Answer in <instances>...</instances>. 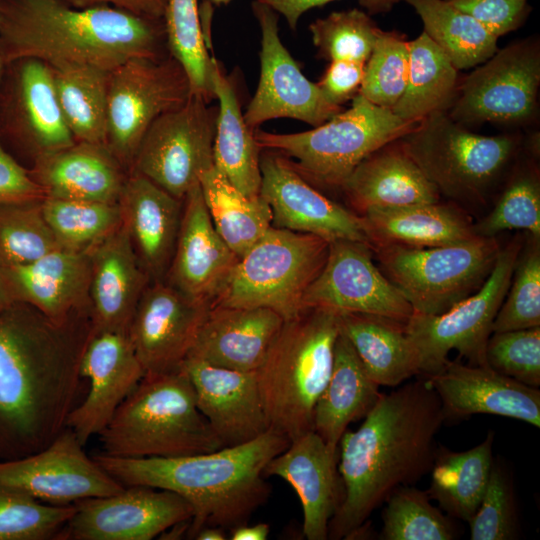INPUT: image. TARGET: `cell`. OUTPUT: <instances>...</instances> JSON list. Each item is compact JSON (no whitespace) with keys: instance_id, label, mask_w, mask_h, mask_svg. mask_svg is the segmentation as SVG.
<instances>
[{"instance_id":"obj_1","label":"cell","mask_w":540,"mask_h":540,"mask_svg":"<svg viewBox=\"0 0 540 540\" xmlns=\"http://www.w3.org/2000/svg\"><path fill=\"white\" fill-rule=\"evenodd\" d=\"M91 309L57 323L14 301L0 312V461L48 446L75 407Z\"/></svg>"},{"instance_id":"obj_2","label":"cell","mask_w":540,"mask_h":540,"mask_svg":"<svg viewBox=\"0 0 540 540\" xmlns=\"http://www.w3.org/2000/svg\"><path fill=\"white\" fill-rule=\"evenodd\" d=\"M444 421L441 402L426 378L381 393L361 426L346 430L340 439L338 471L344 494L330 520L328 538L360 535L372 512L394 490L430 472Z\"/></svg>"},{"instance_id":"obj_3","label":"cell","mask_w":540,"mask_h":540,"mask_svg":"<svg viewBox=\"0 0 540 540\" xmlns=\"http://www.w3.org/2000/svg\"><path fill=\"white\" fill-rule=\"evenodd\" d=\"M164 19L107 5L66 0H1L0 51L6 63L33 58L50 67L91 65L108 71L135 57L165 56Z\"/></svg>"},{"instance_id":"obj_4","label":"cell","mask_w":540,"mask_h":540,"mask_svg":"<svg viewBox=\"0 0 540 540\" xmlns=\"http://www.w3.org/2000/svg\"><path fill=\"white\" fill-rule=\"evenodd\" d=\"M290 442L270 428L249 442L208 453L171 458L99 453L92 457L123 486H149L185 498L194 512L187 536L194 538L203 527L232 530L248 523L271 494L264 476L266 465Z\"/></svg>"},{"instance_id":"obj_5","label":"cell","mask_w":540,"mask_h":540,"mask_svg":"<svg viewBox=\"0 0 540 540\" xmlns=\"http://www.w3.org/2000/svg\"><path fill=\"white\" fill-rule=\"evenodd\" d=\"M105 455L171 458L222 448L185 369L145 374L98 434Z\"/></svg>"},{"instance_id":"obj_6","label":"cell","mask_w":540,"mask_h":540,"mask_svg":"<svg viewBox=\"0 0 540 540\" xmlns=\"http://www.w3.org/2000/svg\"><path fill=\"white\" fill-rule=\"evenodd\" d=\"M339 313L305 308L286 320L255 371L270 428L290 441L313 430L333 367Z\"/></svg>"},{"instance_id":"obj_7","label":"cell","mask_w":540,"mask_h":540,"mask_svg":"<svg viewBox=\"0 0 540 540\" xmlns=\"http://www.w3.org/2000/svg\"><path fill=\"white\" fill-rule=\"evenodd\" d=\"M438 193L457 205H486L523 149L518 134L484 136L436 112L399 139Z\"/></svg>"},{"instance_id":"obj_8","label":"cell","mask_w":540,"mask_h":540,"mask_svg":"<svg viewBox=\"0 0 540 540\" xmlns=\"http://www.w3.org/2000/svg\"><path fill=\"white\" fill-rule=\"evenodd\" d=\"M415 125L358 93L348 110L311 130L279 134L256 129L254 137L261 149L294 158L291 163L302 176L323 186L341 188L362 160L400 139Z\"/></svg>"},{"instance_id":"obj_9","label":"cell","mask_w":540,"mask_h":540,"mask_svg":"<svg viewBox=\"0 0 540 540\" xmlns=\"http://www.w3.org/2000/svg\"><path fill=\"white\" fill-rule=\"evenodd\" d=\"M328 252L329 241L321 237L271 226L239 259L213 305L264 307L293 319Z\"/></svg>"},{"instance_id":"obj_10","label":"cell","mask_w":540,"mask_h":540,"mask_svg":"<svg viewBox=\"0 0 540 540\" xmlns=\"http://www.w3.org/2000/svg\"><path fill=\"white\" fill-rule=\"evenodd\" d=\"M501 245L496 237L431 248L373 249L384 275L413 312L438 315L475 293L489 276Z\"/></svg>"},{"instance_id":"obj_11","label":"cell","mask_w":540,"mask_h":540,"mask_svg":"<svg viewBox=\"0 0 540 540\" xmlns=\"http://www.w3.org/2000/svg\"><path fill=\"white\" fill-rule=\"evenodd\" d=\"M525 237L516 234L501 246L496 262L482 286L438 315L413 312L405 331L414 344L424 376L438 372L455 349L469 365L488 366L486 346L504 300Z\"/></svg>"},{"instance_id":"obj_12","label":"cell","mask_w":540,"mask_h":540,"mask_svg":"<svg viewBox=\"0 0 540 540\" xmlns=\"http://www.w3.org/2000/svg\"><path fill=\"white\" fill-rule=\"evenodd\" d=\"M459 82L447 111L468 127L485 122L526 126L539 111L540 44L536 37L511 42Z\"/></svg>"},{"instance_id":"obj_13","label":"cell","mask_w":540,"mask_h":540,"mask_svg":"<svg viewBox=\"0 0 540 540\" xmlns=\"http://www.w3.org/2000/svg\"><path fill=\"white\" fill-rule=\"evenodd\" d=\"M190 95L188 77L170 54L131 58L109 72L106 145L129 173L151 124Z\"/></svg>"},{"instance_id":"obj_14","label":"cell","mask_w":540,"mask_h":540,"mask_svg":"<svg viewBox=\"0 0 540 540\" xmlns=\"http://www.w3.org/2000/svg\"><path fill=\"white\" fill-rule=\"evenodd\" d=\"M218 106L190 95L179 107L160 115L143 136L131 171L183 200L214 165Z\"/></svg>"},{"instance_id":"obj_15","label":"cell","mask_w":540,"mask_h":540,"mask_svg":"<svg viewBox=\"0 0 540 540\" xmlns=\"http://www.w3.org/2000/svg\"><path fill=\"white\" fill-rule=\"evenodd\" d=\"M68 427L45 448L0 461V486L52 505L109 496L125 486L89 457Z\"/></svg>"},{"instance_id":"obj_16","label":"cell","mask_w":540,"mask_h":540,"mask_svg":"<svg viewBox=\"0 0 540 540\" xmlns=\"http://www.w3.org/2000/svg\"><path fill=\"white\" fill-rule=\"evenodd\" d=\"M252 11L261 32L260 77L243 114L247 126L256 130L268 120L292 118L316 127L341 112V106L329 102L317 83L305 77L284 47L278 14L258 0L252 2Z\"/></svg>"},{"instance_id":"obj_17","label":"cell","mask_w":540,"mask_h":540,"mask_svg":"<svg viewBox=\"0 0 540 540\" xmlns=\"http://www.w3.org/2000/svg\"><path fill=\"white\" fill-rule=\"evenodd\" d=\"M303 308L362 313L406 324L413 309L373 261L372 248L361 242H329L327 260L306 290Z\"/></svg>"},{"instance_id":"obj_18","label":"cell","mask_w":540,"mask_h":540,"mask_svg":"<svg viewBox=\"0 0 540 540\" xmlns=\"http://www.w3.org/2000/svg\"><path fill=\"white\" fill-rule=\"evenodd\" d=\"M75 504L57 540H151L194 513L181 495L143 485Z\"/></svg>"},{"instance_id":"obj_19","label":"cell","mask_w":540,"mask_h":540,"mask_svg":"<svg viewBox=\"0 0 540 540\" xmlns=\"http://www.w3.org/2000/svg\"><path fill=\"white\" fill-rule=\"evenodd\" d=\"M0 136L32 161L75 143L62 115L51 67L37 59L7 63L0 88Z\"/></svg>"},{"instance_id":"obj_20","label":"cell","mask_w":540,"mask_h":540,"mask_svg":"<svg viewBox=\"0 0 540 540\" xmlns=\"http://www.w3.org/2000/svg\"><path fill=\"white\" fill-rule=\"evenodd\" d=\"M266 150L260 154L259 195L271 208L272 226L372 248L361 215L313 188L281 153Z\"/></svg>"},{"instance_id":"obj_21","label":"cell","mask_w":540,"mask_h":540,"mask_svg":"<svg viewBox=\"0 0 540 540\" xmlns=\"http://www.w3.org/2000/svg\"><path fill=\"white\" fill-rule=\"evenodd\" d=\"M211 304L165 281H150L133 315L128 337L145 374L181 368Z\"/></svg>"},{"instance_id":"obj_22","label":"cell","mask_w":540,"mask_h":540,"mask_svg":"<svg viewBox=\"0 0 540 540\" xmlns=\"http://www.w3.org/2000/svg\"><path fill=\"white\" fill-rule=\"evenodd\" d=\"M89 391L70 412L66 427L85 445L109 423L115 411L145 375L128 333L93 331L80 364Z\"/></svg>"},{"instance_id":"obj_23","label":"cell","mask_w":540,"mask_h":540,"mask_svg":"<svg viewBox=\"0 0 540 540\" xmlns=\"http://www.w3.org/2000/svg\"><path fill=\"white\" fill-rule=\"evenodd\" d=\"M239 259L216 231L199 183L194 185L183 198L177 241L164 281L213 305Z\"/></svg>"},{"instance_id":"obj_24","label":"cell","mask_w":540,"mask_h":540,"mask_svg":"<svg viewBox=\"0 0 540 540\" xmlns=\"http://www.w3.org/2000/svg\"><path fill=\"white\" fill-rule=\"evenodd\" d=\"M436 392L445 420L489 414L540 427V391L507 377L489 366L444 364L425 376Z\"/></svg>"},{"instance_id":"obj_25","label":"cell","mask_w":540,"mask_h":540,"mask_svg":"<svg viewBox=\"0 0 540 540\" xmlns=\"http://www.w3.org/2000/svg\"><path fill=\"white\" fill-rule=\"evenodd\" d=\"M182 367L197 407L222 448L249 442L270 429L255 371L246 372L187 357Z\"/></svg>"},{"instance_id":"obj_26","label":"cell","mask_w":540,"mask_h":540,"mask_svg":"<svg viewBox=\"0 0 540 540\" xmlns=\"http://www.w3.org/2000/svg\"><path fill=\"white\" fill-rule=\"evenodd\" d=\"M338 461L339 447L330 446L312 430L292 440L264 469L265 477H280L296 492L308 540L328 539L330 520L344 494Z\"/></svg>"},{"instance_id":"obj_27","label":"cell","mask_w":540,"mask_h":540,"mask_svg":"<svg viewBox=\"0 0 540 540\" xmlns=\"http://www.w3.org/2000/svg\"><path fill=\"white\" fill-rule=\"evenodd\" d=\"M0 275L12 302L27 303L54 322L91 309L89 251L59 248L29 264L2 267Z\"/></svg>"},{"instance_id":"obj_28","label":"cell","mask_w":540,"mask_h":540,"mask_svg":"<svg viewBox=\"0 0 540 540\" xmlns=\"http://www.w3.org/2000/svg\"><path fill=\"white\" fill-rule=\"evenodd\" d=\"M118 206L138 260L150 281H164L179 232L183 200L130 172Z\"/></svg>"},{"instance_id":"obj_29","label":"cell","mask_w":540,"mask_h":540,"mask_svg":"<svg viewBox=\"0 0 540 540\" xmlns=\"http://www.w3.org/2000/svg\"><path fill=\"white\" fill-rule=\"evenodd\" d=\"M284 321L269 308L212 305L187 357L227 369L256 371Z\"/></svg>"},{"instance_id":"obj_30","label":"cell","mask_w":540,"mask_h":540,"mask_svg":"<svg viewBox=\"0 0 540 540\" xmlns=\"http://www.w3.org/2000/svg\"><path fill=\"white\" fill-rule=\"evenodd\" d=\"M89 300L94 331L128 333L150 279L121 224L90 251Z\"/></svg>"},{"instance_id":"obj_31","label":"cell","mask_w":540,"mask_h":540,"mask_svg":"<svg viewBox=\"0 0 540 540\" xmlns=\"http://www.w3.org/2000/svg\"><path fill=\"white\" fill-rule=\"evenodd\" d=\"M29 173L46 197L117 203L129 172L106 144L75 141L33 160Z\"/></svg>"},{"instance_id":"obj_32","label":"cell","mask_w":540,"mask_h":540,"mask_svg":"<svg viewBox=\"0 0 540 540\" xmlns=\"http://www.w3.org/2000/svg\"><path fill=\"white\" fill-rule=\"evenodd\" d=\"M354 212L440 201L436 187L401 146L399 139L362 160L341 188Z\"/></svg>"},{"instance_id":"obj_33","label":"cell","mask_w":540,"mask_h":540,"mask_svg":"<svg viewBox=\"0 0 540 540\" xmlns=\"http://www.w3.org/2000/svg\"><path fill=\"white\" fill-rule=\"evenodd\" d=\"M361 216L372 250L387 245L431 248L478 237L471 216L453 202L370 210Z\"/></svg>"},{"instance_id":"obj_34","label":"cell","mask_w":540,"mask_h":540,"mask_svg":"<svg viewBox=\"0 0 540 540\" xmlns=\"http://www.w3.org/2000/svg\"><path fill=\"white\" fill-rule=\"evenodd\" d=\"M339 328L378 386L396 387L420 374L418 353L405 324L375 315L339 313Z\"/></svg>"},{"instance_id":"obj_35","label":"cell","mask_w":540,"mask_h":540,"mask_svg":"<svg viewBox=\"0 0 540 540\" xmlns=\"http://www.w3.org/2000/svg\"><path fill=\"white\" fill-rule=\"evenodd\" d=\"M379 387L340 332L335 343L331 375L315 407L313 430L327 444L338 447L348 425L365 417L378 401Z\"/></svg>"},{"instance_id":"obj_36","label":"cell","mask_w":540,"mask_h":540,"mask_svg":"<svg viewBox=\"0 0 540 540\" xmlns=\"http://www.w3.org/2000/svg\"><path fill=\"white\" fill-rule=\"evenodd\" d=\"M212 85L218 100V116L213 146L215 167L242 193L259 196L260 154L254 131L247 126L236 91L213 59Z\"/></svg>"},{"instance_id":"obj_37","label":"cell","mask_w":540,"mask_h":540,"mask_svg":"<svg viewBox=\"0 0 540 540\" xmlns=\"http://www.w3.org/2000/svg\"><path fill=\"white\" fill-rule=\"evenodd\" d=\"M493 442L490 431L481 443L463 452L437 447L427 493L450 517L468 523L478 509L493 465Z\"/></svg>"},{"instance_id":"obj_38","label":"cell","mask_w":540,"mask_h":540,"mask_svg":"<svg viewBox=\"0 0 540 540\" xmlns=\"http://www.w3.org/2000/svg\"><path fill=\"white\" fill-rule=\"evenodd\" d=\"M409 70L401 98L391 109L400 119L417 124L436 112H447L459 85L458 70L422 32L408 41Z\"/></svg>"},{"instance_id":"obj_39","label":"cell","mask_w":540,"mask_h":540,"mask_svg":"<svg viewBox=\"0 0 540 540\" xmlns=\"http://www.w3.org/2000/svg\"><path fill=\"white\" fill-rule=\"evenodd\" d=\"M199 185L212 223L241 258L272 226V211L259 195L238 190L215 165L203 172Z\"/></svg>"},{"instance_id":"obj_40","label":"cell","mask_w":540,"mask_h":540,"mask_svg":"<svg viewBox=\"0 0 540 540\" xmlns=\"http://www.w3.org/2000/svg\"><path fill=\"white\" fill-rule=\"evenodd\" d=\"M51 69L61 112L75 141L106 144L110 71L91 65Z\"/></svg>"},{"instance_id":"obj_41","label":"cell","mask_w":540,"mask_h":540,"mask_svg":"<svg viewBox=\"0 0 540 540\" xmlns=\"http://www.w3.org/2000/svg\"><path fill=\"white\" fill-rule=\"evenodd\" d=\"M422 20L427 36L457 70L474 68L497 50L493 33L480 22L445 0H403Z\"/></svg>"},{"instance_id":"obj_42","label":"cell","mask_w":540,"mask_h":540,"mask_svg":"<svg viewBox=\"0 0 540 540\" xmlns=\"http://www.w3.org/2000/svg\"><path fill=\"white\" fill-rule=\"evenodd\" d=\"M493 208L474 223L480 237H496L507 230H522L540 240V177L535 159L513 165Z\"/></svg>"},{"instance_id":"obj_43","label":"cell","mask_w":540,"mask_h":540,"mask_svg":"<svg viewBox=\"0 0 540 540\" xmlns=\"http://www.w3.org/2000/svg\"><path fill=\"white\" fill-rule=\"evenodd\" d=\"M164 24L167 50L184 69L191 95L211 102L213 58L204 39L198 0H168Z\"/></svg>"},{"instance_id":"obj_44","label":"cell","mask_w":540,"mask_h":540,"mask_svg":"<svg viewBox=\"0 0 540 540\" xmlns=\"http://www.w3.org/2000/svg\"><path fill=\"white\" fill-rule=\"evenodd\" d=\"M42 210L59 246L70 251H90L122 224L118 203L46 197Z\"/></svg>"},{"instance_id":"obj_45","label":"cell","mask_w":540,"mask_h":540,"mask_svg":"<svg viewBox=\"0 0 540 540\" xmlns=\"http://www.w3.org/2000/svg\"><path fill=\"white\" fill-rule=\"evenodd\" d=\"M381 540H452L453 523L430 503L427 491L402 486L384 502Z\"/></svg>"},{"instance_id":"obj_46","label":"cell","mask_w":540,"mask_h":540,"mask_svg":"<svg viewBox=\"0 0 540 540\" xmlns=\"http://www.w3.org/2000/svg\"><path fill=\"white\" fill-rule=\"evenodd\" d=\"M42 201L0 204V268L29 264L61 248L46 222Z\"/></svg>"},{"instance_id":"obj_47","label":"cell","mask_w":540,"mask_h":540,"mask_svg":"<svg viewBox=\"0 0 540 540\" xmlns=\"http://www.w3.org/2000/svg\"><path fill=\"white\" fill-rule=\"evenodd\" d=\"M381 28L359 9L335 11L309 26L321 58L366 64Z\"/></svg>"},{"instance_id":"obj_48","label":"cell","mask_w":540,"mask_h":540,"mask_svg":"<svg viewBox=\"0 0 540 540\" xmlns=\"http://www.w3.org/2000/svg\"><path fill=\"white\" fill-rule=\"evenodd\" d=\"M540 326V240L526 235L492 332Z\"/></svg>"},{"instance_id":"obj_49","label":"cell","mask_w":540,"mask_h":540,"mask_svg":"<svg viewBox=\"0 0 540 540\" xmlns=\"http://www.w3.org/2000/svg\"><path fill=\"white\" fill-rule=\"evenodd\" d=\"M408 70L405 35L381 29L365 64L359 93L371 103L391 110L404 93Z\"/></svg>"},{"instance_id":"obj_50","label":"cell","mask_w":540,"mask_h":540,"mask_svg":"<svg viewBox=\"0 0 540 540\" xmlns=\"http://www.w3.org/2000/svg\"><path fill=\"white\" fill-rule=\"evenodd\" d=\"M76 504L52 505L0 486V540L57 539Z\"/></svg>"},{"instance_id":"obj_51","label":"cell","mask_w":540,"mask_h":540,"mask_svg":"<svg viewBox=\"0 0 540 540\" xmlns=\"http://www.w3.org/2000/svg\"><path fill=\"white\" fill-rule=\"evenodd\" d=\"M468 524L471 540H513L519 537L512 482L502 466L493 463L485 493Z\"/></svg>"},{"instance_id":"obj_52","label":"cell","mask_w":540,"mask_h":540,"mask_svg":"<svg viewBox=\"0 0 540 540\" xmlns=\"http://www.w3.org/2000/svg\"><path fill=\"white\" fill-rule=\"evenodd\" d=\"M486 362L493 370L522 384L540 385V326L493 332L486 346Z\"/></svg>"},{"instance_id":"obj_53","label":"cell","mask_w":540,"mask_h":540,"mask_svg":"<svg viewBox=\"0 0 540 540\" xmlns=\"http://www.w3.org/2000/svg\"><path fill=\"white\" fill-rule=\"evenodd\" d=\"M445 1L476 19L498 38L521 27L532 10L528 0Z\"/></svg>"},{"instance_id":"obj_54","label":"cell","mask_w":540,"mask_h":540,"mask_svg":"<svg viewBox=\"0 0 540 540\" xmlns=\"http://www.w3.org/2000/svg\"><path fill=\"white\" fill-rule=\"evenodd\" d=\"M44 198V191L31 177L29 169L20 165L4 148L0 136V204Z\"/></svg>"},{"instance_id":"obj_55","label":"cell","mask_w":540,"mask_h":540,"mask_svg":"<svg viewBox=\"0 0 540 540\" xmlns=\"http://www.w3.org/2000/svg\"><path fill=\"white\" fill-rule=\"evenodd\" d=\"M364 68L365 64L353 61H330L317 85L329 102L341 106L359 93Z\"/></svg>"},{"instance_id":"obj_56","label":"cell","mask_w":540,"mask_h":540,"mask_svg":"<svg viewBox=\"0 0 540 540\" xmlns=\"http://www.w3.org/2000/svg\"><path fill=\"white\" fill-rule=\"evenodd\" d=\"M269 6L277 14L286 20L290 29L295 30L300 17L308 10L323 6L335 0H258ZM403 0H358L368 14H384L390 12L393 7Z\"/></svg>"},{"instance_id":"obj_57","label":"cell","mask_w":540,"mask_h":540,"mask_svg":"<svg viewBox=\"0 0 540 540\" xmlns=\"http://www.w3.org/2000/svg\"><path fill=\"white\" fill-rule=\"evenodd\" d=\"M71 6L85 8L107 5L139 17L164 19L168 0H66Z\"/></svg>"},{"instance_id":"obj_58","label":"cell","mask_w":540,"mask_h":540,"mask_svg":"<svg viewBox=\"0 0 540 540\" xmlns=\"http://www.w3.org/2000/svg\"><path fill=\"white\" fill-rule=\"evenodd\" d=\"M270 532V526L266 523L255 525L242 524L231 530L232 540H265Z\"/></svg>"},{"instance_id":"obj_59","label":"cell","mask_w":540,"mask_h":540,"mask_svg":"<svg viewBox=\"0 0 540 540\" xmlns=\"http://www.w3.org/2000/svg\"><path fill=\"white\" fill-rule=\"evenodd\" d=\"M226 538L224 529L213 526L203 527L194 537L197 540H225Z\"/></svg>"},{"instance_id":"obj_60","label":"cell","mask_w":540,"mask_h":540,"mask_svg":"<svg viewBox=\"0 0 540 540\" xmlns=\"http://www.w3.org/2000/svg\"><path fill=\"white\" fill-rule=\"evenodd\" d=\"M12 301L8 297L0 275V312L10 305Z\"/></svg>"},{"instance_id":"obj_61","label":"cell","mask_w":540,"mask_h":540,"mask_svg":"<svg viewBox=\"0 0 540 540\" xmlns=\"http://www.w3.org/2000/svg\"><path fill=\"white\" fill-rule=\"evenodd\" d=\"M6 66H7V63H6L2 53L0 51V88H1L2 81H3Z\"/></svg>"},{"instance_id":"obj_62","label":"cell","mask_w":540,"mask_h":540,"mask_svg":"<svg viewBox=\"0 0 540 540\" xmlns=\"http://www.w3.org/2000/svg\"><path fill=\"white\" fill-rule=\"evenodd\" d=\"M210 2L214 3V4H227L229 3L231 0H209Z\"/></svg>"},{"instance_id":"obj_63","label":"cell","mask_w":540,"mask_h":540,"mask_svg":"<svg viewBox=\"0 0 540 540\" xmlns=\"http://www.w3.org/2000/svg\"><path fill=\"white\" fill-rule=\"evenodd\" d=\"M0 6H1V0H0Z\"/></svg>"}]
</instances>
